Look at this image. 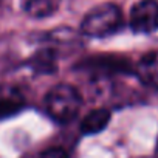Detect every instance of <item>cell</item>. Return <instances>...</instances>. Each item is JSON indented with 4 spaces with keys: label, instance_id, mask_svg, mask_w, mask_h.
<instances>
[{
    "label": "cell",
    "instance_id": "cell-9",
    "mask_svg": "<svg viewBox=\"0 0 158 158\" xmlns=\"http://www.w3.org/2000/svg\"><path fill=\"white\" fill-rule=\"evenodd\" d=\"M60 5V0H23V11L34 19L53 16Z\"/></svg>",
    "mask_w": 158,
    "mask_h": 158
},
{
    "label": "cell",
    "instance_id": "cell-1",
    "mask_svg": "<svg viewBox=\"0 0 158 158\" xmlns=\"http://www.w3.org/2000/svg\"><path fill=\"white\" fill-rule=\"evenodd\" d=\"M81 109L82 96L76 87L70 84H57L45 96V112L53 121L59 124L73 121L79 115Z\"/></svg>",
    "mask_w": 158,
    "mask_h": 158
},
{
    "label": "cell",
    "instance_id": "cell-3",
    "mask_svg": "<svg viewBox=\"0 0 158 158\" xmlns=\"http://www.w3.org/2000/svg\"><path fill=\"white\" fill-rule=\"evenodd\" d=\"M77 70L84 73H90L95 76H110L116 73H132L133 68L129 60L124 57L112 56V54H98L90 56L76 65Z\"/></svg>",
    "mask_w": 158,
    "mask_h": 158
},
{
    "label": "cell",
    "instance_id": "cell-4",
    "mask_svg": "<svg viewBox=\"0 0 158 158\" xmlns=\"http://www.w3.org/2000/svg\"><path fill=\"white\" fill-rule=\"evenodd\" d=\"M130 28L136 34H150L158 30V2L139 0L130 10Z\"/></svg>",
    "mask_w": 158,
    "mask_h": 158
},
{
    "label": "cell",
    "instance_id": "cell-6",
    "mask_svg": "<svg viewBox=\"0 0 158 158\" xmlns=\"http://www.w3.org/2000/svg\"><path fill=\"white\" fill-rule=\"evenodd\" d=\"M133 73L144 85L158 89V51H149L141 56L133 68Z\"/></svg>",
    "mask_w": 158,
    "mask_h": 158
},
{
    "label": "cell",
    "instance_id": "cell-7",
    "mask_svg": "<svg viewBox=\"0 0 158 158\" xmlns=\"http://www.w3.org/2000/svg\"><path fill=\"white\" fill-rule=\"evenodd\" d=\"M112 113L107 109H95L89 112L84 119L81 121V132L82 135H96L102 132L110 123Z\"/></svg>",
    "mask_w": 158,
    "mask_h": 158
},
{
    "label": "cell",
    "instance_id": "cell-5",
    "mask_svg": "<svg viewBox=\"0 0 158 158\" xmlns=\"http://www.w3.org/2000/svg\"><path fill=\"white\" fill-rule=\"evenodd\" d=\"M25 107L23 93L13 85L0 87V121L17 115Z\"/></svg>",
    "mask_w": 158,
    "mask_h": 158
},
{
    "label": "cell",
    "instance_id": "cell-2",
    "mask_svg": "<svg viewBox=\"0 0 158 158\" xmlns=\"http://www.w3.org/2000/svg\"><path fill=\"white\" fill-rule=\"evenodd\" d=\"M124 25L123 11L115 3H102L85 14L81 23L82 34L89 37H109L118 33Z\"/></svg>",
    "mask_w": 158,
    "mask_h": 158
},
{
    "label": "cell",
    "instance_id": "cell-8",
    "mask_svg": "<svg viewBox=\"0 0 158 158\" xmlns=\"http://www.w3.org/2000/svg\"><path fill=\"white\" fill-rule=\"evenodd\" d=\"M28 65L34 73L39 74L54 73L57 70V53L53 48H44L28 60Z\"/></svg>",
    "mask_w": 158,
    "mask_h": 158
},
{
    "label": "cell",
    "instance_id": "cell-10",
    "mask_svg": "<svg viewBox=\"0 0 158 158\" xmlns=\"http://www.w3.org/2000/svg\"><path fill=\"white\" fill-rule=\"evenodd\" d=\"M39 158H70V156L62 147H50V149L44 150L39 155Z\"/></svg>",
    "mask_w": 158,
    "mask_h": 158
}]
</instances>
